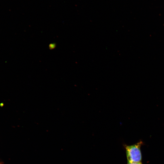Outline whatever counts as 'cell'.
<instances>
[{
  "label": "cell",
  "instance_id": "obj_1",
  "mask_svg": "<svg viewBox=\"0 0 164 164\" xmlns=\"http://www.w3.org/2000/svg\"><path fill=\"white\" fill-rule=\"evenodd\" d=\"M142 143L140 141L131 145H125L128 163L141 162L142 154L140 148Z\"/></svg>",
  "mask_w": 164,
  "mask_h": 164
},
{
  "label": "cell",
  "instance_id": "obj_2",
  "mask_svg": "<svg viewBox=\"0 0 164 164\" xmlns=\"http://www.w3.org/2000/svg\"><path fill=\"white\" fill-rule=\"evenodd\" d=\"M127 164H142V162L128 163Z\"/></svg>",
  "mask_w": 164,
  "mask_h": 164
}]
</instances>
